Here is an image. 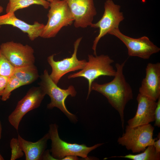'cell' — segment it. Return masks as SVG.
Segmentation results:
<instances>
[{"label":"cell","mask_w":160,"mask_h":160,"mask_svg":"<svg viewBox=\"0 0 160 160\" xmlns=\"http://www.w3.org/2000/svg\"><path fill=\"white\" fill-rule=\"evenodd\" d=\"M126 61L121 64L116 63V73L111 81L103 84L93 81L91 91L98 92L105 96L111 106L120 115L123 129H124V111L127 103L133 99L132 88L127 81L123 74V68Z\"/></svg>","instance_id":"1"},{"label":"cell","mask_w":160,"mask_h":160,"mask_svg":"<svg viewBox=\"0 0 160 160\" xmlns=\"http://www.w3.org/2000/svg\"><path fill=\"white\" fill-rule=\"evenodd\" d=\"M48 20L44 25L40 37H55L61 28L71 25L74 19L69 7L64 0H52L49 2Z\"/></svg>","instance_id":"2"},{"label":"cell","mask_w":160,"mask_h":160,"mask_svg":"<svg viewBox=\"0 0 160 160\" xmlns=\"http://www.w3.org/2000/svg\"><path fill=\"white\" fill-rule=\"evenodd\" d=\"M154 129L150 123L133 127L127 125L125 132L118 138L117 142L133 153L143 152L155 141L153 138Z\"/></svg>","instance_id":"3"},{"label":"cell","mask_w":160,"mask_h":160,"mask_svg":"<svg viewBox=\"0 0 160 160\" xmlns=\"http://www.w3.org/2000/svg\"><path fill=\"white\" fill-rule=\"evenodd\" d=\"M40 78L41 81L39 83V86L51 99L50 102L47 105V108L51 109L55 107L57 108L71 121L74 122L77 121L76 116L69 112L65 103L68 96L74 97L76 95V92L74 87L70 85L66 89L60 88L52 81L46 69L44 71L40 76Z\"/></svg>","instance_id":"4"},{"label":"cell","mask_w":160,"mask_h":160,"mask_svg":"<svg viewBox=\"0 0 160 160\" xmlns=\"http://www.w3.org/2000/svg\"><path fill=\"white\" fill-rule=\"evenodd\" d=\"M58 128L57 124H52L49 126L48 132L49 139L51 141L50 152L54 159L62 160L65 156L72 155L88 160L89 159L88 156V153L104 144H97L89 147L84 144L68 143L60 138Z\"/></svg>","instance_id":"5"},{"label":"cell","mask_w":160,"mask_h":160,"mask_svg":"<svg viewBox=\"0 0 160 160\" xmlns=\"http://www.w3.org/2000/svg\"><path fill=\"white\" fill-rule=\"evenodd\" d=\"M88 57V61L83 69L69 75L68 77V79L83 77L88 80L89 88L87 97L91 91V84L95 79L103 76H114L116 73V70L111 65L114 61L108 55L94 56L89 55Z\"/></svg>","instance_id":"6"},{"label":"cell","mask_w":160,"mask_h":160,"mask_svg":"<svg viewBox=\"0 0 160 160\" xmlns=\"http://www.w3.org/2000/svg\"><path fill=\"white\" fill-rule=\"evenodd\" d=\"M120 8L121 6L115 4L112 0H106L102 17L97 22L90 25L91 27L99 29V33L93 41L92 47L95 56L97 55V46L100 39L112 30L119 28L120 23L124 19L123 13L120 11Z\"/></svg>","instance_id":"7"},{"label":"cell","mask_w":160,"mask_h":160,"mask_svg":"<svg viewBox=\"0 0 160 160\" xmlns=\"http://www.w3.org/2000/svg\"><path fill=\"white\" fill-rule=\"evenodd\" d=\"M46 95L40 86L30 88L18 102L15 109L9 116L8 120L10 124L18 130L23 116L28 112L38 108Z\"/></svg>","instance_id":"8"},{"label":"cell","mask_w":160,"mask_h":160,"mask_svg":"<svg viewBox=\"0 0 160 160\" xmlns=\"http://www.w3.org/2000/svg\"><path fill=\"white\" fill-rule=\"evenodd\" d=\"M108 34L115 36L122 41L127 47L129 56L148 59L160 50L159 48L145 36L138 38H132L123 34L119 28L113 29Z\"/></svg>","instance_id":"9"},{"label":"cell","mask_w":160,"mask_h":160,"mask_svg":"<svg viewBox=\"0 0 160 160\" xmlns=\"http://www.w3.org/2000/svg\"><path fill=\"white\" fill-rule=\"evenodd\" d=\"M0 50L11 64L18 68L34 64V50L31 46L13 41L1 44Z\"/></svg>","instance_id":"10"},{"label":"cell","mask_w":160,"mask_h":160,"mask_svg":"<svg viewBox=\"0 0 160 160\" xmlns=\"http://www.w3.org/2000/svg\"><path fill=\"white\" fill-rule=\"evenodd\" d=\"M81 39L82 37L79 38L74 42L73 52L71 57L57 61L54 59V55L48 57V62L52 69L49 76L56 84L57 85L60 79L65 74L70 72L81 70L86 65L87 61L85 60H79L77 57L78 48Z\"/></svg>","instance_id":"11"},{"label":"cell","mask_w":160,"mask_h":160,"mask_svg":"<svg viewBox=\"0 0 160 160\" xmlns=\"http://www.w3.org/2000/svg\"><path fill=\"white\" fill-rule=\"evenodd\" d=\"M67 3L76 28L90 26L97 14L94 0H64Z\"/></svg>","instance_id":"12"},{"label":"cell","mask_w":160,"mask_h":160,"mask_svg":"<svg viewBox=\"0 0 160 160\" xmlns=\"http://www.w3.org/2000/svg\"><path fill=\"white\" fill-rule=\"evenodd\" d=\"M145 71L139 93L156 101L160 97V63H148Z\"/></svg>","instance_id":"13"},{"label":"cell","mask_w":160,"mask_h":160,"mask_svg":"<svg viewBox=\"0 0 160 160\" xmlns=\"http://www.w3.org/2000/svg\"><path fill=\"white\" fill-rule=\"evenodd\" d=\"M136 100L138 106L133 117L127 121L128 126L133 127L149 124L155 121V112L157 103L139 93Z\"/></svg>","instance_id":"14"},{"label":"cell","mask_w":160,"mask_h":160,"mask_svg":"<svg viewBox=\"0 0 160 160\" xmlns=\"http://www.w3.org/2000/svg\"><path fill=\"white\" fill-rule=\"evenodd\" d=\"M3 25H10L16 27L26 33L31 41L40 37L44 25L37 21L29 24L18 18L15 13L9 12L0 16V27Z\"/></svg>","instance_id":"15"},{"label":"cell","mask_w":160,"mask_h":160,"mask_svg":"<svg viewBox=\"0 0 160 160\" xmlns=\"http://www.w3.org/2000/svg\"><path fill=\"white\" fill-rule=\"evenodd\" d=\"M17 139L20 147L25 154L26 160H40L42 159L47 148V141L49 139V136L48 132L35 142L27 140L19 135Z\"/></svg>","instance_id":"16"},{"label":"cell","mask_w":160,"mask_h":160,"mask_svg":"<svg viewBox=\"0 0 160 160\" xmlns=\"http://www.w3.org/2000/svg\"><path fill=\"white\" fill-rule=\"evenodd\" d=\"M13 74L19 80L23 86L33 83L39 77L38 70L34 64L14 68Z\"/></svg>","instance_id":"17"},{"label":"cell","mask_w":160,"mask_h":160,"mask_svg":"<svg viewBox=\"0 0 160 160\" xmlns=\"http://www.w3.org/2000/svg\"><path fill=\"white\" fill-rule=\"evenodd\" d=\"M33 4L40 5L47 9L49 7V2L46 0H9L6 9V12L15 13L18 9Z\"/></svg>","instance_id":"18"},{"label":"cell","mask_w":160,"mask_h":160,"mask_svg":"<svg viewBox=\"0 0 160 160\" xmlns=\"http://www.w3.org/2000/svg\"><path fill=\"white\" fill-rule=\"evenodd\" d=\"M123 158L132 160H159L160 153H157L153 145L148 146L141 153L137 154H129L124 156H113L108 158Z\"/></svg>","instance_id":"19"},{"label":"cell","mask_w":160,"mask_h":160,"mask_svg":"<svg viewBox=\"0 0 160 160\" xmlns=\"http://www.w3.org/2000/svg\"><path fill=\"white\" fill-rule=\"evenodd\" d=\"M23 86L22 84L13 74L9 77L7 82L1 95V100L3 101L9 99L14 90Z\"/></svg>","instance_id":"20"},{"label":"cell","mask_w":160,"mask_h":160,"mask_svg":"<svg viewBox=\"0 0 160 160\" xmlns=\"http://www.w3.org/2000/svg\"><path fill=\"white\" fill-rule=\"evenodd\" d=\"M14 69L0 50V76L9 77L13 75Z\"/></svg>","instance_id":"21"},{"label":"cell","mask_w":160,"mask_h":160,"mask_svg":"<svg viewBox=\"0 0 160 160\" xmlns=\"http://www.w3.org/2000/svg\"><path fill=\"white\" fill-rule=\"evenodd\" d=\"M11 150V160H15L22 157L24 153L22 150L17 138H12L10 142Z\"/></svg>","instance_id":"22"},{"label":"cell","mask_w":160,"mask_h":160,"mask_svg":"<svg viewBox=\"0 0 160 160\" xmlns=\"http://www.w3.org/2000/svg\"><path fill=\"white\" fill-rule=\"evenodd\" d=\"M157 104L155 112L154 126L160 127V97L158 99Z\"/></svg>","instance_id":"23"},{"label":"cell","mask_w":160,"mask_h":160,"mask_svg":"<svg viewBox=\"0 0 160 160\" xmlns=\"http://www.w3.org/2000/svg\"><path fill=\"white\" fill-rule=\"evenodd\" d=\"M9 77L7 76H0V101L1 95L5 88Z\"/></svg>","instance_id":"24"},{"label":"cell","mask_w":160,"mask_h":160,"mask_svg":"<svg viewBox=\"0 0 160 160\" xmlns=\"http://www.w3.org/2000/svg\"><path fill=\"white\" fill-rule=\"evenodd\" d=\"M160 132L157 135L158 139L156 141H155L153 145L157 153H160Z\"/></svg>","instance_id":"25"},{"label":"cell","mask_w":160,"mask_h":160,"mask_svg":"<svg viewBox=\"0 0 160 160\" xmlns=\"http://www.w3.org/2000/svg\"><path fill=\"white\" fill-rule=\"evenodd\" d=\"M79 158L77 156L74 155H68L65 156L64 157L62 160H78Z\"/></svg>","instance_id":"26"},{"label":"cell","mask_w":160,"mask_h":160,"mask_svg":"<svg viewBox=\"0 0 160 160\" xmlns=\"http://www.w3.org/2000/svg\"><path fill=\"white\" fill-rule=\"evenodd\" d=\"M2 127L1 121L0 120V140L1 139L2 136Z\"/></svg>","instance_id":"27"},{"label":"cell","mask_w":160,"mask_h":160,"mask_svg":"<svg viewBox=\"0 0 160 160\" xmlns=\"http://www.w3.org/2000/svg\"><path fill=\"white\" fill-rule=\"evenodd\" d=\"M3 7L1 6L0 5V14L3 12Z\"/></svg>","instance_id":"28"},{"label":"cell","mask_w":160,"mask_h":160,"mask_svg":"<svg viewBox=\"0 0 160 160\" xmlns=\"http://www.w3.org/2000/svg\"><path fill=\"white\" fill-rule=\"evenodd\" d=\"M4 159L0 153V160H4Z\"/></svg>","instance_id":"29"},{"label":"cell","mask_w":160,"mask_h":160,"mask_svg":"<svg viewBox=\"0 0 160 160\" xmlns=\"http://www.w3.org/2000/svg\"><path fill=\"white\" fill-rule=\"evenodd\" d=\"M47 1H49V2H51L52 0H46Z\"/></svg>","instance_id":"30"}]
</instances>
